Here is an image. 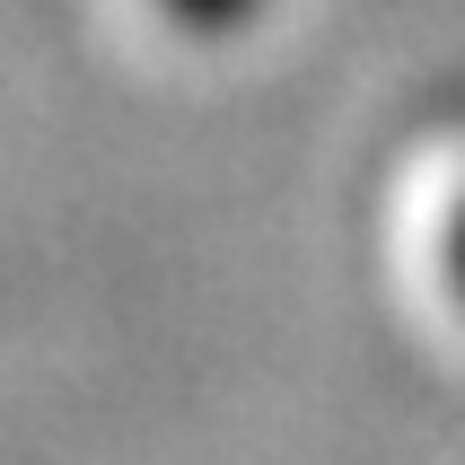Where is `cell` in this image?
Returning <instances> with one entry per match:
<instances>
[{
	"instance_id": "7a4b0ae2",
	"label": "cell",
	"mask_w": 465,
	"mask_h": 465,
	"mask_svg": "<svg viewBox=\"0 0 465 465\" xmlns=\"http://www.w3.org/2000/svg\"><path fill=\"white\" fill-rule=\"evenodd\" d=\"M440 263H448V290L465 299V193H457V211H448V229H440Z\"/></svg>"
},
{
	"instance_id": "6da1fadb",
	"label": "cell",
	"mask_w": 465,
	"mask_h": 465,
	"mask_svg": "<svg viewBox=\"0 0 465 465\" xmlns=\"http://www.w3.org/2000/svg\"><path fill=\"white\" fill-rule=\"evenodd\" d=\"M158 9H167L176 26H193V35H237L263 0H158Z\"/></svg>"
}]
</instances>
